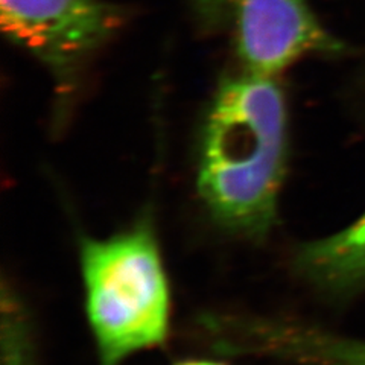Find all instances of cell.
<instances>
[{
    "label": "cell",
    "instance_id": "6da1fadb",
    "mask_svg": "<svg viewBox=\"0 0 365 365\" xmlns=\"http://www.w3.org/2000/svg\"><path fill=\"white\" fill-rule=\"evenodd\" d=\"M288 153V108L277 76H224L197 148V193L212 222L239 239L265 241L279 221Z\"/></svg>",
    "mask_w": 365,
    "mask_h": 365
},
{
    "label": "cell",
    "instance_id": "7a4b0ae2",
    "mask_svg": "<svg viewBox=\"0 0 365 365\" xmlns=\"http://www.w3.org/2000/svg\"><path fill=\"white\" fill-rule=\"evenodd\" d=\"M79 268L98 365H122L168 339L170 289L151 209L108 237L84 236Z\"/></svg>",
    "mask_w": 365,
    "mask_h": 365
},
{
    "label": "cell",
    "instance_id": "3957f363",
    "mask_svg": "<svg viewBox=\"0 0 365 365\" xmlns=\"http://www.w3.org/2000/svg\"><path fill=\"white\" fill-rule=\"evenodd\" d=\"M0 16L5 37L48 71L55 96L52 127L61 131L91 63L128 13L106 0H0Z\"/></svg>",
    "mask_w": 365,
    "mask_h": 365
},
{
    "label": "cell",
    "instance_id": "277c9868",
    "mask_svg": "<svg viewBox=\"0 0 365 365\" xmlns=\"http://www.w3.org/2000/svg\"><path fill=\"white\" fill-rule=\"evenodd\" d=\"M230 19L236 53L250 73L277 76L303 56L342 51L307 0H230Z\"/></svg>",
    "mask_w": 365,
    "mask_h": 365
},
{
    "label": "cell",
    "instance_id": "5b68a950",
    "mask_svg": "<svg viewBox=\"0 0 365 365\" xmlns=\"http://www.w3.org/2000/svg\"><path fill=\"white\" fill-rule=\"evenodd\" d=\"M200 329L215 350L228 355L267 356L295 365H365V341L289 319L205 315Z\"/></svg>",
    "mask_w": 365,
    "mask_h": 365
},
{
    "label": "cell",
    "instance_id": "8992f818",
    "mask_svg": "<svg viewBox=\"0 0 365 365\" xmlns=\"http://www.w3.org/2000/svg\"><path fill=\"white\" fill-rule=\"evenodd\" d=\"M292 268L330 299H350L365 289V213L332 236L297 247Z\"/></svg>",
    "mask_w": 365,
    "mask_h": 365
},
{
    "label": "cell",
    "instance_id": "52a82bcc",
    "mask_svg": "<svg viewBox=\"0 0 365 365\" xmlns=\"http://www.w3.org/2000/svg\"><path fill=\"white\" fill-rule=\"evenodd\" d=\"M0 365H37L36 338L25 303L4 282L0 304Z\"/></svg>",
    "mask_w": 365,
    "mask_h": 365
},
{
    "label": "cell",
    "instance_id": "ba28073f",
    "mask_svg": "<svg viewBox=\"0 0 365 365\" xmlns=\"http://www.w3.org/2000/svg\"><path fill=\"white\" fill-rule=\"evenodd\" d=\"M177 365H222L220 362H213V361H186V362H180Z\"/></svg>",
    "mask_w": 365,
    "mask_h": 365
}]
</instances>
